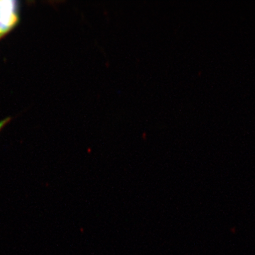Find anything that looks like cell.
<instances>
[{"instance_id": "6da1fadb", "label": "cell", "mask_w": 255, "mask_h": 255, "mask_svg": "<svg viewBox=\"0 0 255 255\" xmlns=\"http://www.w3.org/2000/svg\"><path fill=\"white\" fill-rule=\"evenodd\" d=\"M16 1H0V35L6 34L18 22Z\"/></svg>"}, {"instance_id": "3957f363", "label": "cell", "mask_w": 255, "mask_h": 255, "mask_svg": "<svg viewBox=\"0 0 255 255\" xmlns=\"http://www.w3.org/2000/svg\"><path fill=\"white\" fill-rule=\"evenodd\" d=\"M1 35H0V38H1Z\"/></svg>"}, {"instance_id": "7a4b0ae2", "label": "cell", "mask_w": 255, "mask_h": 255, "mask_svg": "<svg viewBox=\"0 0 255 255\" xmlns=\"http://www.w3.org/2000/svg\"><path fill=\"white\" fill-rule=\"evenodd\" d=\"M10 122V118H6L5 119H3L2 121L0 122V131H1V129L3 128L9 122Z\"/></svg>"}]
</instances>
